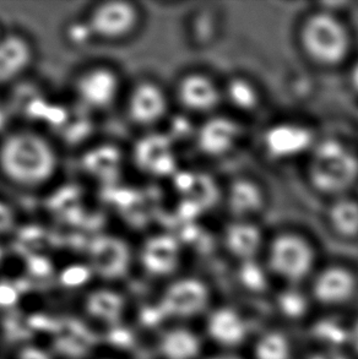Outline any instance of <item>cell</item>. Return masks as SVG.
Returning <instances> with one entry per match:
<instances>
[{"instance_id":"cell-5","label":"cell","mask_w":358,"mask_h":359,"mask_svg":"<svg viewBox=\"0 0 358 359\" xmlns=\"http://www.w3.org/2000/svg\"><path fill=\"white\" fill-rule=\"evenodd\" d=\"M93 39L118 42L128 39L138 29L140 11L124 0H110L96 5L86 18Z\"/></svg>"},{"instance_id":"cell-6","label":"cell","mask_w":358,"mask_h":359,"mask_svg":"<svg viewBox=\"0 0 358 359\" xmlns=\"http://www.w3.org/2000/svg\"><path fill=\"white\" fill-rule=\"evenodd\" d=\"M121 90L119 74L106 65L85 69L74 81V93L79 102L92 111L112 107L119 97Z\"/></svg>"},{"instance_id":"cell-26","label":"cell","mask_w":358,"mask_h":359,"mask_svg":"<svg viewBox=\"0 0 358 359\" xmlns=\"http://www.w3.org/2000/svg\"><path fill=\"white\" fill-rule=\"evenodd\" d=\"M88 270L84 267H73L69 269L68 271L64 272L62 276V282L65 286H79L88 278Z\"/></svg>"},{"instance_id":"cell-14","label":"cell","mask_w":358,"mask_h":359,"mask_svg":"<svg viewBox=\"0 0 358 359\" xmlns=\"http://www.w3.org/2000/svg\"><path fill=\"white\" fill-rule=\"evenodd\" d=\"M34 50L21 34H6L0 39V85L13 83L29 70Z\"/></svg>"},{"instance_id":"cell-17","label":"cell","mask_w":358,"mask_h":359,"mask_svg":"<svg viewBox=\"0 0 358 359\" xmlns=\"http://www.w3.org/2000/svg\"><path fill=\"white\" fill-rule=\"evenodd\" d=\"M225 245L231 255L243 262L254 260L262 247V231L247 221L230 224L225 236Z\"/></svg>"},{"instance_id":"cell-33","label":"cell","mask_w":358,"mask_h":359,"mask_svg":"<svg viewBox=\"0 0 358 359\" xmlns=\"http://www.w3.org/2000/svg\"><path fill=\"white\" fill-rule=\"evenodd\" d=\"M208 359H242L241 357H238V355H232L231 352H228V353H221V355H213V357H210Z\"/></svg>"},{"instance_id":"cell-23","label":"cell","mask_w":358,"mask_h":359,"mask_svg":"<svg viewBox=\"0 0 358 359\" xmlns=\"http://www.w3.org/2000/svg\"><path fill=\"white\" fill-rule=\"evenodd\" d=\"M121 306L123 301L121 297L112 292H96L88 298V308L92 316L103 318L106 320H118Z\"/></svg>"},{"instance_id":"cell-12","label":"cell","mask_w":358,"mask_h":359,"mask_svg":"<svg viewBox=\"0 0 358 359\" xmlns=\"http://www.w3.org/2000/svg\"><path fill=\"white\" fill-rule=\"evenodd\" d=\"M182 257L178 239L171 234H157L147 239L141 252V262L155 276H167L177 270Z\"/></svg>"},{"instance_id":"cell-13","label":"cell","mask_w":358,"mask_h":359,"mask_svg":"<svg viewBox=\"0 0 358 359\" xmlns=\"http://www.w3.org/2000/svg\"><path fill=\"white\" fill-rule=\"evenodd\" d=\"M241 129L236 121L226 117L210 118L199 128L197 144L204 155H226L237 144Z\"/></svg>"},{"instance_id":"cell-2","label":"cell","mask_w":358,"mask_h":359,"mask_svg":"<svg viewBox=\"0 0 358 359\" xmlns=\"http://www.w3.org/2000/svg\"><path fill=\"white\" fill-rule=\"evenodd\" d=\"M310 178L321 193L344 194L357 180L358 158L340 141H321L312 150Z\"/></svg>"},{"instance_id":"cell-32","label":"cell","mask_w":358,"mask_h":359,"mask_svg":"<svg viewBox=\"0 0 358 359\" xmlns=\"http://www.w3.org/2000/svg\"><path fill=\"white\" fill-rule=\"evenodd\" d=\"M350 79H351V83H352V86H354V90L358 93V62L354 64V68L351 69Z\"/></svg>"},{"instance_id":"cell-10","label":"cell","mask_w":358,"mask_h":359,"mask_svg":"<svg viewBox=\"0 0 358 359\" xmlns=\"http://www.w3.org/2000/svg\"><path fill=\"white\" fill-rule=\"evenodd\" d=\"M168 102L164 90L152 81H140L126 97V114L133 124L151 126L165 117Z\"/></svg>"},{"instance_id":"cell-8","label":"cell","mask_w":358,"mask_h":359,"mask_svg":"<svg viewBox=\"0 0 358 359\" xmlns=\"http://www.w3.org/2000/svg\"><path fill=\"white\" fill-rule=\"evenodd\" d=\"M357 292V277L354 272L341 265H330L315 275L310 294L319 306L341 308L354 301Z\"/></svg>"},{"instance_id":"cell-19","label":"cell","mask_w":358,"mask_h":359,"mask_svg":"<svg viewBox=\"0 0 358 359\" xmlns=\"http://www.w3.org/2000/svg\"><path fill=\"white\" fill-rule=\"evenodd\" d=\"M228 208L238 217L257 214L264 205V195L256 183L248 180H238L230 187Z\"/></svg>"},{"instance_id":"cell-29","label":"cell","mask_w":358,"mask_h":359,"mask_svg":"<svg viewBox=\"0 0 358 359\" xmlns=\"http://www.w3.org/2000/svg\"><path fill=\"white\" fill-rule=\"evenodd\" d=\"M347 340H349V345L352 352L354 355H358V318L350 326Z\"/></svg>"},{"instance_id":"cell-18","label":"cell","mask_w":358,"mask_h":359,"mask_svg":"<svg viewBox=\"0 0 358 359\" xmlns=\"http://www.w3.org/2000/svg\"><path fill=\"white\" fill-rule=\"evenodd\" d=\"M201 347V340L194 331L175 327L164 335L160 350L166 359H198Z\"/></svg>"},{"instance_id":"cell-15","label":"cell","mask_w":358,"mask_h":359,"mask_svg":"<svg viewBox=\"0 0 358 359\" xmlns=\"http://www.w3.org/2000/svg\"><path fill=\"white\" fill-rule=\"evenodd\" d=\"M92 265L101 276L116 278L126 273L131 262L126 244L114 238H100L91 247Z\"/></svg>"},{"instance_id":"cell-21","label":"cell","mask_w":358,"mask_h":359,"mask_svg":"<svg viewBox=\"0 0 358 359\" xmlns=\"http://www.w3.org/2000/svg\"><path fill=\"white\" fill-rule=\"evenodd\" d=\"M292 353L289 336L279 330L263 332L253 346L254 359H292Z\"/></svg>"},{"instance_id":"cell-1","label":"cell","mask_w":358,"mask_h":359,"mask_svg":"<svg viewBox=\"0 0 358 359\" xmlns=\"http://www.w3.org/2000/svg\"><path fill=\"white\" fill-rule=\"evenodd\" d=\"M58 163L53 144L37 131H11L0 141V172L18 187L37 188L48 183Z\"/></svg>"},{"instance_id":"cell-22","label":"cell","mask_w":358,"mask_h":359,"mask_svg":"<svg viewBox=\"0 0 358 359\" xmlns=\"http://www.w3.org/2000/svg\"><path fill=\"white\" fill-rule=\"evenodd\" d=\"M330 224L336 233L352 238L358 236V203L341 198L331 205L329 211Z\"/></svg>"},{"instance_id":"cell-4","label":"cell","mask_w":358,"mask_h":359,"mask_svg":"<svg viewBox=\"0 0 358 359\" xmlns=\"http://www.w3.org/2000/svg\"><path fill=\"white\" fill-rule=\"evenodd\" d=\"M314 264V252L310 243L296 234H281L269 248V270L292 285L310 276Z\"/></svg>"},{"instance_id":"cell-11","label":"cell","mask_w":358,"mask_h":359,"mask_svg":"<svg viewBox=\"0 0 358 359\" xmlns=\"http://www.w3.org/2000/svg\"><path fill=\"white\" fill-rule=\"evenodd\" d=\"M247 321L232 306H218L208 313L206 334L215 344L223 348L242 345L248 337Z\"/></svg>"},{"instance_id":"cell-20","label":"cell","mask_w":358,"mask_h":359,"mask_svg":"<svg viewBox=\"0 0 358 359\" xmlns=\"http://www.w3.org/2000/svg\"><path fill=\"white\" fill-rule=\"evenodd\" d=\"M140 151L142 165L155 173H168L175 167V160L168 140L164 137H152L145 141Z\"/></svg>"},{"instance_id":"cell-30","label":"cell","mask_w":358,"mask_h":359,"mask_svg":"<svg viewBox=\"0 0 358 359\" xmlns=\"http://www.w3.org/2000/svg\"><path fill=\"white\" fill-rule=\"evenodd\" d=\"M21 359H48V357L41 351L29 348V350H25L22 352Z\"/></svg>"},{"instance_id":"cell-9","label":"cell","mask_w":358,"mask_h":359,"mask_svg":"<svg viewBox=\"0 0 358 359\" xmlns=\"http://www.w3.org/2000/svg\"><path fill=\"white\" fill-rule=\"evenodd\" d=\"M314 146L313 131L297 123H280L269 128L264 135L265 151L276 160L298 157L313 150Z\"/></svg>"},{"instance_id":"cell-7","label":"cell","mask_w":358,"mask_h":359,"mask_svg":"<svg viewBox=\"0 0 358 359\" xmlns=\"http://www.w3.org/2000/svg\"><path fill=\"white\" fill-rule=\"evenodd\" d=\"M211 291L205 282L197 277H184L173 282L161 301L162 316L188 319L208 311Z\"/></svg>"},{"instance_id":"cell-3","label":"cell","mask_w":358,"mask_h":359,"mask_svg":"<svg viewBox=\"0 0 358 359\" xmlns=\"http://www.w3.org/2000/svg\"><path fill=\"white\" fill-rule=\"evenodd\" d=\"M300 42L305 53L323 65L341 63L347 57L351 46L346 27L326 11L317 13L305 20L300 29Z\"/></svg>"},{"instance_id":"cell-24","label":"cell","mask_w":358,"mask_h":359,"mask_svg":"<svg viewBox=\"0 0 358 359\" xmlns=\"http://www.w3.org/2000/svg\"><path fill=\"white\" fill-rule=\"evenodd\" d=\"M228 101L242 111H252L259 103V93L246 79H232L226 88Z\"/></svg>"},{"instance_id":"cell-16","label":"cell","mask_w":358,"mask_h":359,"mask_svg":"<svg viewBox=\"0 0 358 359\" xmlns=\"http://www.w3.org/2000/svg\"><path fill=\"white\" fill-rule=\"evenodd\" d=\"M178 98L184 107L193 112H208L218 106L220 93L210 79L190 74L179 83Z\"/></svg>"},{"instance_id":"cell-25","label":"cell","mask_w":358,"mask_h":359,"mask_svg":"<svg viewBox=\"0 0 358 359\" xmlns=\"http://www.w3.org/2000/svg\"><path fill=\"white\" fill-rule=\"evenodd\" d=\"M68 37L72 42L79 44L86 43V41L93 39L91 31L88 29L86 20L81 24L74 22V24L70 25L68 29Z\"/></svg>"},{"instance_id":"cell-27","label":"cell","mask_w":358,"mask_h":359,"mask_svg":"<svg viewBox=\"0 0 358 359\" xmlns=\"http://www.w3.org/2000/svg\"><path fill=\"white\" fill-rule=\"evenodd\" d=\"M307 359H350V357L344 351L328 346L310 352Z\"/></svg>"},{"instance_id":"cell-31","label":"cell","mask_w":358,"mask_h":359,"mask_svg":"<svg viewBox=\"0 0 358 359\" xmlns=\"http://www.w3.org/2000/svg\"><path fill=\"white\" fill-rule=\"evenodd\" d=\"M112 341L117 345H124L126 342H129V335L123 331H116L111 336Z\"/></svg>"},{"instance_id":"cell-28","label":"cell","mask_w":358,"mask_h":359,"mask_svg":"<svg viewBox=\"0 0 358 359\" xmlns=\"http://www.w3.org/2000/svg\"><path fill=\"white\" fill-rule=\"evenodd\" d=\"M18 299V292L9 285H0V306H13Z\"/></svg>"}]
</instances>
